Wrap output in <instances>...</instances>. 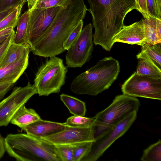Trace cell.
<instances>
[{"label":"cell","instance_id":"6da1fadb","mask_svg":"<svg viewBox=\"0 0 161 161\" xmlns=\"http://www.w3.org/2000/svg\"><path fill=\"white\" fill-rule=\"evenodd\" d=\"M87 9L95 29L93 42L110 51L115 43L113 37L122 28L126 15L136 10L135 0H87Z\"/></svg>","mask_w":161,"mask_h":161},{"label":"cell","instance_id":"7a4b0ae2","mask_svg":"<svg viewBox=\"0 0 161 161\" xmlns=\"http://www.w3.org/2000/svg\"><path fill=\"white\" fill-rule=\"evenodd\" d=\"M87 10L84 0H68L35 45L32 53L36 55L50 57L64 53V42L83 20Z\"/></svg>","mask_w":161,"mask_h":161},{"label":"cell","instance_id":"3957f363","mask_svg":"<svg viewBox=\"0 0 161 161\" xmlns=\"http://www.w3.org/2000/svg\"><path fill=\"white\" fill-rule=\"evenodd\" d=\"M120 71L117 60L111 57H105L74 78L70 89L77 95L96 96L110 87Z\"/></svg>","mask_w":161,"mask_h":161},{"label":"cell","instance_id":"277c9868","mask_svg":"<svg viewBox=\"0 0 161 161\" xmlns=\"http://www.w3.org/2000/svg\"><path fill=\"white\" fill-rule=\"evenodd\" d=\"M6 151L18 161H61L54 145L26 133L9 134Z\"/></svg>","mask_w":161,"mask_h":161},{"label":"cell","instance_id":"5b68a950","mask_svg":"<svg viewBox=\"0 0 161 161\" xmlns=\"http://www.w3.org/2000/svg\"><path fill=\"white\" fill-rule=\"evenodd\" d=\"M68 71L63 59L56 56L49 57L40 67L34 79L38 95L47 96L59 93L65 84Z\"/></svg>","mask_w":161,"mask_h":161},{"label":"cell","instance_id":"8992f818","mask_svg":"<svg viewBox=\"0 0 161 161\" xmlns=\"http://www.w3.org/2000/svg\"><path fill=\"white\" fill-rule=\"evenodd\" d=\"M137 113L135 111L130 114L108 132L93 142L90 151L81 161L97 160L116 140L129 130L136 118Z\"/></svg>","mask_w":161,"mask_h":161},{"label":"cell","instance_id":"52a82bcc","mask_svg":"<svg viewBox=\"0 0 161 161\" xmlns=\"http://www.w3.org/2000/svg\"><path fill=\"white\" fill-rule=\"evenodd\" d=\"M140 105L136 97L123 93L116 96L108 106L95 116L98 121L114 126L132 113L137 112Z\"/></svg>","mask_w":161,"mask_h":161},{"label":"cell","instance_id":"ba28073f","mask_svg":"<svg viewBox=\"0 0 161 161\" xmlns=\"http://www.w3.org/2000/svg\"><path fill=\"white\" fill-rule=\"evenodd\" d=\"M62 7L34 8L30 10L27 32L31 51L42 37Z\"/></svg>","mask_w":161,"mask_h":161},{"label":"cell","instance_id":"9c48e42d","mask_svg":"<svg viewBox=\"0 0 161 161\" xmlns=\"http://www.w3.org/2000/svg\"><path fill=\"white\" fill-rule=\"evenodd\" d=\"M123 94L134 97L160 100L161 79L138 75L135 72L122 85Z\"/></svg>","mask_w":161,"mask_h":161},{"label":"cell","instance_id":"30bf717a","mask_svg":"<svg viewBox=\"0 0 161 161\" xmlns=\"http://www.w3.org/2000/svg\"><path fill=\"white\" fill-rule=\"evenodd\" d=\"M92 29L91 23L86 25L67 50L65 64L67 68H81L92 58L94 48Z\"/></svg>","mask_w":161,"mask_h":161},{"label":"cell","instance_id":"8fae6325","mask_svg":"<svg viewBox=\"0 0 161 161\" xmlns=\"http://www.w3.org/2000/svg\"><path fill=\"white\" fill-rule=\"evenodd\" d=\"M36 94L34 84L29 82L24 87L14 88L11 94L0 102V127L8 125L19 109Z\"/></svg>","mask_w":161,"mask_h":161},{"label":"cell","instance_id":"7c38bea8","mask_svg":"<svg viewBox=\"0 0 161 161\" xmlns=\"http://www.w3.org/2000/svg\"><path fill=\"white\" fill-rule=\"evenodd\" d=\"M40 139L51 144H70L94 141L92 127L80 128L68 127L56 134Z\"/></svg>","mask_w":161,"mask_h":161},{"label":"cell","instance_id":"4fadbf2b","mask_svg":"<svg viewBox=\"0 0 161 161\" xmlns=\"http://www.w3.org/2000/svg\"><path fill=\"white\" fill-rule=\"evenodd\" d=\"M114 42H119L142 46L145 40L144 20L142 19L130 25H124L113 37Z\"/></svg>","mask_w":161,"mask_h":161},{"label":"cell","instance_id":"5bb4252c","mask_svg":"<svg viewBox=\"0 0 161 161\" xmlns=\"http://www.w3.org/2000/svg\"><path fill=\"white\" fill-rule=\"evenodd\" d=\"M68 127L64 123L41 119L23 127L21 129L28 135L40 138L56 134Z\"/></svg>","mask_w":161,"mask_h":161},{"label":"cell","instance_id":"9a60e30c","mask_svg":"<svg viewBox=\"0 0 161 161\" xmlns=\"http://www.w3.org/2000/svg\"><path fill=\"white\" fill-rule=\"evenodd\" d=\"M29 53L15 62L0 68V83L16 82L28 66Z\"/></svg>","mask_w":161,"mask_h":161},{"label":"cell","instance_id":"2e32d148","mask_svg":"<svg viewBox=\"0 0 161 161\" xmlns=\"http://www.w3.org/2000/svg\"><path fill=\"white\" fill-rule=\"evenodd\" d=\"M143 20L145 36L144 44L161 43V19L149 15Z\"/></svg>","mask_w":161,"mask_h":161},{"label":"cell","instance_id":"e0dca14e","mask_svg":"<svg viewBox=\"0 0 161 161\" xmlns=\"http://www.w3.org/2000/svg\"><path fill=\"white\" fill-rule=\"evenodd\" d=\"M41 119L34 109L26 108L25 105H24L15 113L10 123L21 129L23 127Z\"/></svg>","mask_w":161,"mask_h":161},{"label":"cell","instance_id":"ac0fdd59","mask_svg":"<svg viewBox=\"0 0 161 161\" xmlns=\"http://www.w3.org/2000/svg\"><path fill=\"white\" fill-rule=\"evenodd\" d=\"M30 52L31 49L28 46L16 44L13 41L0 62V68L15 62Z\"/></svg>","mask_w":161,"mask_h":161},{"label":"cell","instance_id":"d6986e66","mask_svg":"<svg viewBox=\"0 0 161 161\" xmlns=\"http://www.w3.org/2000/svg\"><path fill=\"white\" fill-rule=\"evenodd\" d=\"M137 58L146 60L161 69V42L142 45Z\"/></svg>","mask_w":161,"mask_h":161},{"label":"cell","instance_id":"ffe728a7","mask_svg":"<svg viewBox=\"0 0 161 161\" xmlns=\"http://www.w3.org/2000/svg\"><path fill=\"white\" fill-rule=\"evenodd\" d=\"M29 11L30 10L28 9L19 17L17 25V30L15 33L13 42L16 44L26 45L31 49L27 32Z\"/></svg>","mask_w":161,"mask_h":161},{"label":"cell","instance_id":"44dd1931","mask_svg":"<svg viewBox=\"0 0 161 161\" xmlns=\"http://www.w3.org/2000/svg\"><path fill=\"white\" fill-rule=\"evenodd\" d=\"M60 97L71 114L74 115L85 116L86 109L85 103L84 102L64 94H61Z\"/></svg>","mask_w":161,"mask_h":161},{"label":"cell","instance_id":"7402d4cb","mask_svg":"<svg viewBox=\"0 0 161 161\" xmlns=\"http://www.w3.org/2000/svg\"><path fill=\"white\" fill-rule=\"evenodd\" d=\"M139 59L136 71L138 75L161 79V69L146 60Z\"/></svg>","mask_w":161,"mask_h":161},{"label":"cell","instance_id":"603a6c76","mask_svg":"<svg viewBox=\"0 0 161 161\" xmlns=\"http://www.w3.org/2000/svg\"><path fill=\"white\" fill-rule=\"evenodd\" d=\"M96 121L95 116L88 118L74 115L68 118L64 124L70 127L90 128L95 125Z\"/></svg>","mask_w":161,"mask_h":161},{"label":"cell","instance_id":"cb8c5ba5","mask_svg":"<svg viewBox=\"0 0 161 161\" xmlns=\"http://www.w3.org/2000/svg\"><path fill=\"white\" fill-rule=\"evenodd\" d=\"M142 161H161V140L149 146L143 151L141 158Z\"/></svg>","mask_w":161,"mask_h":161},{"label":"cell","instance_id":"d4e9b609","mask_svg":"<svg viewBox=\"0 0 161 161\" xmlns=\"http://www.w3.org/2000/svg\"><path fill=\"white\" fill-rule=\"evenodd\" d=\"M22 4L0 22V31L7 28L13 27L14 28L17 25L22 8L24 5Z\"/></svg>","mask_w":161,"mask_h":161},{"label":"cell","instance_id":"484cf974","mask_svg":"<svg viewBox=\"0 0 161 161\" xmlns=\"http://www.w3.org/2000/svg\"><path fill=\"white\" fill-rule=\"evenodd\" d=\"M93 142L87 141L73 144V161H81L83 157L90 151Z\"/></svg>","mask_w":161,"mask_h":161},{"label":"cell","instance_id":"4316f807","mask_svg":"<svg viewBox=\"0 0 161 161\" xmlns=\"http://www.w3.org/2000/svg\"><path fill=\"white\" fill-rule=\"evenodd\" d=\"M54 145L56 152L61 161H73V145L60 144Z\"/></svg>","mask_w":161,"mask_h":161},{"label":"cell","instance_id":"83f0119b","mask_svg":"<svg viewBox=\"0 0 161 161\" xmlns=\"http://www.w3.org/2000/svg\"><path fill=\"white\" fill-rule=\"evenodd\" d=\"M83 25V21L82 20L80 21L64 42L63 47L65 50H68L78 38L82 30Z\"/></svg>","mask_w":161,"mask_h":161},{"label":"cell","instance_id":"f1b7e54d","mask_svg":"<svg viewBox=\"0 0 161 161\" xmlns=\"http://www.w3.org/2000/svg\"><path fill=\"white\" fill-rule=\"evenodd\" d=\"M148 10L151 16L161 18V0H147Z\"/></svg>","mask_w":161,"mask_h":161},{"label":"cell","instance_id":"f546056e","mask_svg":"<svg viewBox=\"0 0 161 161\" xmlns=\"http://www.w3.org/2000/svg\"><path fill=\"white\" fill-rule=\"evenodd\" d=\"M68 0H38L32 8H48L58 6H63Z\"/></svg>","mask_w":161,"mask_h":161},{"label":"cell","instance_id":"4dcf8cb0","mask_svg":"<svg viewBox=\"0 0 161 161\" xmlns=\"http://www.w3.org/2000/svg\"><path fill=\"white\" fill-rule=\"evenodd\" d=\"M22 4H25L22 0H0V13Z\"/></svg>","mask_w":161,"mask_h":161},{"label":"cell","instance_id":"1f68e13d","mask_svg":"<svg viewBox=\"0 0 161 161\" xmlns=\"http://www.w3.org/2000/svg\"><path fill=\"white\" fill-rule=\"evenodd\" d=\"M15 33V31L14 30L0 45V62L6 53L10 44L13 41Z\"/></svg>","mask_w":161,"mask_h":161},{"label":"cell","instance_id":"d6a6232c","mask_svg":"<svg viewBox=\"0 0 161 161\" xmlns=\"http://www.w3.org/2000/svg\"><path fill=\"white\" fill-rule=\"evenodd\" d=\"M136 4V10L140 13L144 18L147 17L149 15L147 3V0H135Z\"/></svg>","mask_w":161,"mask_h":161},{"label":"cell","instance_id":"836d02e7","mask_svg":"<svg viewBox=\"0 0 161 161\" xmlns=\"http://www.w3.org/2000/svg\"><path fill=\"white\" fill-rule=\"evenodd\" d=\"M14 83L7 82L0 83V100L4 97L6 93L11 89Z\"/></svg>","mask_w":161,"mask_h":161},{"label":"cell","instance_id":"e575fe53","mask_svg":"<svg viewBox=\"0 0 161 161\" xmlns=\"http://www.w3.org/2000/svg\"><path fill=\"white\" fill-rule=\"evenodd\" d=\"M14 30L12 27H9L0 31V45L4 41L9 34Z\"/></svg>","mask_w":161,"mask_h":161},{"label":"cell","instance_id":"d590c367","mask_svg":"<svg viewBox=\"0 0 161 161\" xmlns=\"http://www.w3.org/2000/svg\"><path fill=\"white\" fill-rule=\"evenodd\" d=\"M6 151L4 139L0 134V159L4 156Z\"/></svg>","mask_w":161,"mask_h":161},{"label":"cell","instance_id":"8d00e7d4","mask_svg":"<svg viewBox=\"0 0 161 161\" xmlns=\"http://www.w3.org/2000/svg\"><path fill=\"white\" fill-rule=\"evenodd\" d=\"M13 7L11 8L8 10L4 11L0 13V22L3 19L8 16L10 13L13 12L18 7Z\"/></svg>","mask_w":161,"mask_h":161},{"label":"cell","instance_id":"74e56055","mask_svg":"<svg viewBox=\"0 0 161 161\" xmlns=\"http://www.w3.org/2000/svg\"><path fill=\"white\" fill-rule=\"evenodd\" d=\"M38 0H27V2L28 10H30L34 6Z\"/></svg>","mask_w":161,"mask_h":161},{"label":"cell","instance_id":"f35d334b","mask_svg":"<svg viewBox=\"0 0 161 161\" xmlns=\"http://www.w3.org/2000/svg\"><path fill=\"white\" fill-rule=\"evenodd\" d=\"M23 2L25 3L26 2H27V0H22Z\"/></svg>","mask_w":161,"mask_h":161}]
</instances>
